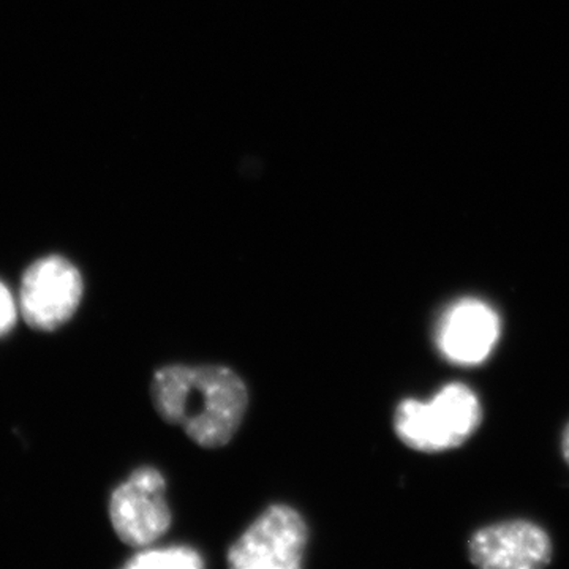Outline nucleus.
<instances>
[{
	"label": "nucleus",
	"mask_w": 569,
	"mask_h": 569,
	"mask_svg": "<svg viewBox=\"0 0 569 569\" xmlns=\"http://www.w3.org/2000/svg\"><path fill=\"white\" fill-rule=\"evenodd\" d=\"M500 318L479 299H459L438 320L436 342L452 365L478 366L492 353L500 337Z\"/></svg>",
	"instance_id": "7"
},
{
	"label": "nucleus",
	"mask_w": 569,
	"mask_h": 569,
	"mask_svg": "<svg viewBox=\"0 0 569 569\" xmlns=\"http://www.w3.org/2000/svg\"><path fill=\"white\" fill-rule=\"evenodd\" d=\"M204 561L200 553L187 546L148 549L137 553L126 568L130 569H200Z\"/></svg>",
	"instance_id": "8"
},
{
	"label": "nucleus",
	"mask_w": 569,
	"mask_h": 569,
	"mask_svg": "<svg viewBox=\"0 0 569 569\" xmlns=\"http://www.w3.org/2000/svg\"><path fill=\"white\" fill-rule=\"evenodd\" d=\"M309 539L306 520L287 505H272L228 550L234 569H298Z\"/></svg>",
	"instance_id": "3"
},
{
	"label": "nucleus",
	"mask_w": 569,
	"mask_h": 569,
	"mask_svg": "<svg viewBox=\"0 0 569 569\" xmlns=\"http://www.w3.org/2000/svg\"><path fill=\"white\" fill-rule=\"evenodd\" d=\"M80 271L66 258L52 254L36 261L22 277L20 309L32 328L52 331L73 317L80 306Z\"/></svg>",
	"instance_id": "5"
},
{
	"label": "nucleus",
	"mask_w": 569,
	"mask_h": 569,
	"mask_svg": "<svg viewBox=\"0 0 569 569\" xmlns=\"http://www.w3.org/2000/svg\"><path fill=\"white\" fill-rule=\"evenodd\" d=\"M110 519L116 535L133 548H144L162 538L173 520L163 475L153 467L134 470L112 492Z\"/></svg>",
	"instance_id": "4"
},
{
	"label": "nucleus",
	"mask_w": 569,
	"mask_h": 569,
	"mask_svg": "<svg viewBox=\"0 0 569 569\" xmlns=\"http://www.w3.org/2000/svg\"><path fill=\"white\" fill-rule=\"evenodd\" d=\"M561 448H563L565 460H567L569 466V425L567 427V430H565L563 441H561Z\"/></svg>",
	"instance_id": "10"
},
{
	"label": "nucleus",
	"mask_w": 569,
	"mask_h": 569,
	"mask_svg": "<svg viewBox=\"0 0 569 569\" xmlns=\"http://www.w3.org/2000/svg\"><path fill=\"white\" fill-rule=\"evenodd\" d=\"M152 402L163 421L179 426L201 448L230 443L249 407L241 377L223 366H167L152 380Z\"/></svg>",
	"instance_id": "1"
},
{
	"label": "nucleus",
	"mask_w": 569,
	"mask_h": 569,
	"mask_svg": "<svg viewBox=\"0 0 569 569\" xmlns=\"http://www.w3.org/2000/svg\"><path fill=\"white\" fill-rule=\"evenodd\" d=\"M17 301L9 288L0 282V336L7 335L17 321Z\"/></svg>",
	"instance_id": "9"
},
{
	"label": "nucleus",
	"mask_w": 569,
	"mask_h": 569,
	"mask_svg": "<svg viewBox=\"0 0 569 569\" xmlns=\"http://www.w3.org/2000/svg\"><path fill=\"white\" fill-rule=\"evenodd\" d=\"M470 560L486 569H537L552 560V542L529 520L493 523L478 530L468 542Z\"/></svg>",
	"instance_id": "6"
},
{
	"label": "nucleus",
	"mask_w": 569,
	"mask_h": 569,
	"mask_svg": "<svg viewBox=\"0 0 569 569\" xmlns=\"http://www.w3.org/2000/svg\"><path fill=\"white\" fill-rule=\"evenodd\" d=\"M481 419L478 396L467 385L449 383L429 402L402 400L396 408L395 429L408 448L440 452L466 443Z\"/></svg>",
	"instance_id": "2"
}]
</instances>
